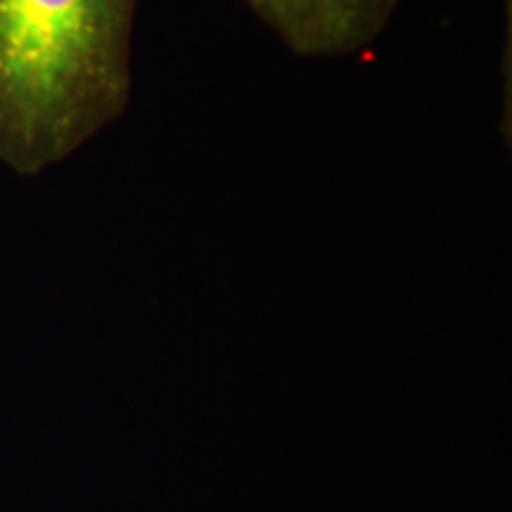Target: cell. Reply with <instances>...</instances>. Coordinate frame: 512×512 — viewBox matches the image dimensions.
Here are the masks:
<instances>
[{
    "label": "cell",
    "instance_id": "6da1fadb",
    "mask_svg": "<svg viewBox=\"0 0 512 512\" xmlns=\"http://www.w3.org/2000/svg\"><path fill=\"white\" fill-rule=\"evenodd\" d=\"M140 0H0V164L34 178L124 117Z\"/></svg>",
    "mask_w": 512,
    "mask_h": 512
},
{
    "label": "cell",
    "instance_id": "7a4b0ae2",
    "mask_svg": "<svg viewBox=\"0 0 512 512\" xmlns=\"http://www.w3.org/2000/svg\"><path fill=\"white\" fill-rule=\"evenodd\" d=\"M292 55L347 60L366 53L406 0H240Z\"/></svg>",
    "mask_w": 512,
    "mask_h": 512
}]
</instances>
